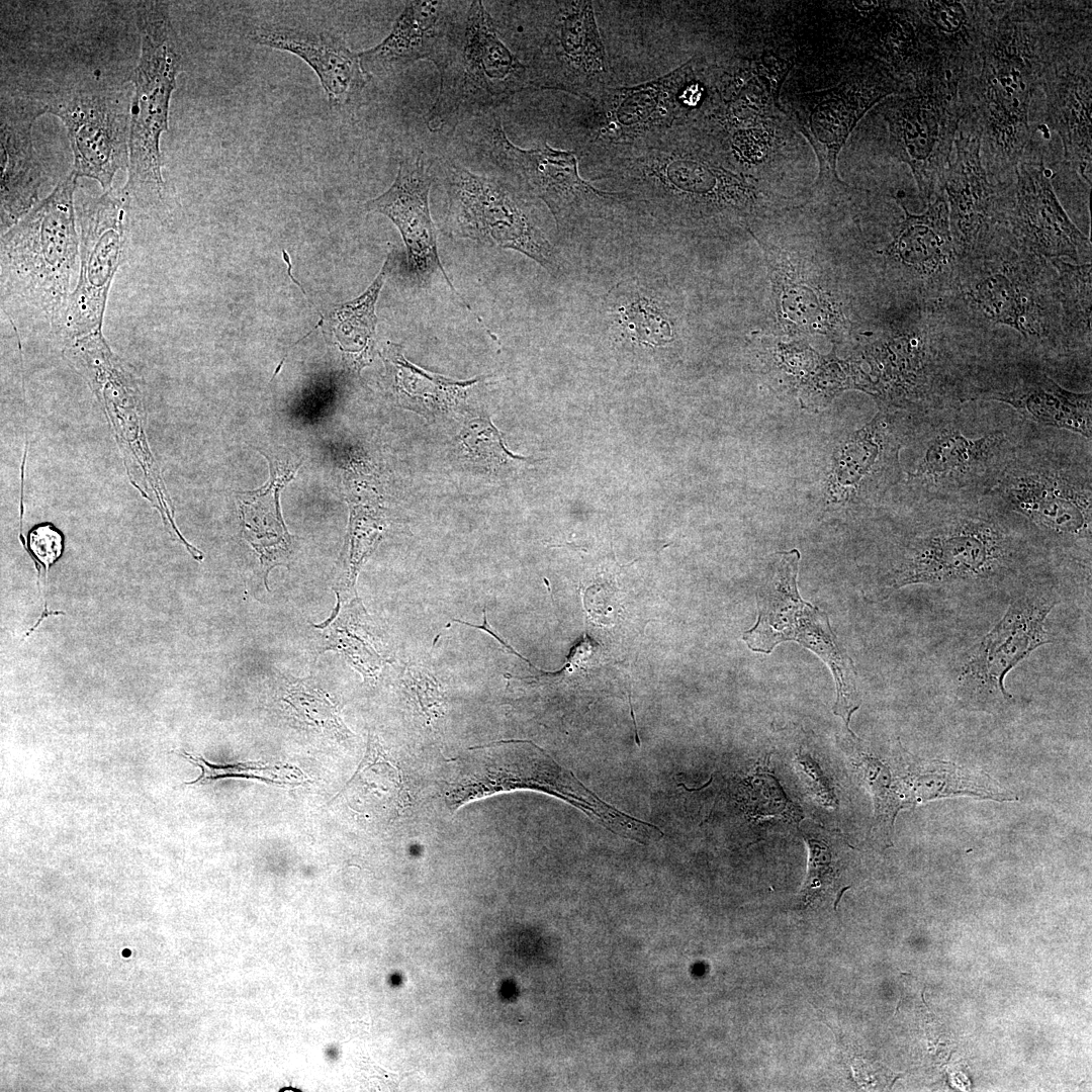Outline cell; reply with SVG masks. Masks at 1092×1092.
<instances>
[{"instance_id": "16", "label": "cell", "mask_w": 1092, "mask_h": 1092, "mask_svg": "<svg viewBox=\"0 0 1092 1092\" xmlns=\"http://www.w3.org/2000/svg\"><path fill=\"white\" fill-rule=\"evenodd\" d=\"M46 100L36 103L42 114L50 112L64 122L76 175L95 179L105 191L111 190L115 173L128 167V93L97 83L60 89Z\"/></svg>"}, {"instance_id": "19", "label": "cell", "mask_w": 1092, "mask_h": 1092, "mask_svg": "<svg viewBox=\"0 0 1092 1092\" xmlns=\"http://www.w3.org/2000/svg\"><path fill=\"white\" fill-rule=\"evenodd\" d=\"M967 401L1007 405L1042 428L1068 431L1092 441V393L1062 387L1041 368L1017 363L971 378Z\"/></svg>"}, {"instance_id": "9", "label": "cell", "mask_w": 1092, "mask_h": 1092, "mask_svg": "<svg viewBox=\"0 0 1092 1092\" xmlns=\"http://www.w3.org/2000/svg\"><path fill=\"white\" fill-rule=\"evenodd\" d=\"M138 26L141 56L133 74L128 180L122 191L130 202L156 207L166 192L160 136L168 130L170 98L182 70V55L164 4L141 5Z\"/></svg>"}, {"instance_id": "27", "label": "cell", "mask_w": 1092, "mask_h": 1092, "mask_svg": "<svg viewBox=\"0 0 1092 1092\" xmlns=\"http://www.w3.org/2000/svg\"><path fill=\"white\" fill-rule=\"evenodd\" d=\"M37 103L1 105V230H9L38 203L43 176L31 129Z\"/></svg>"}, {"instance_id": "6", "label": "cell", "mask_w": 1092, "mask_h": 1092, "mask_svg": "<svg viewBox=\"0 0 1092 1092\" xmlns=\"http://www.w3.org/2000/svg\"><path fill=\"white\" fill-rule=\"evenodd\" d=\"M444 798L451 810L497 793L531 790L559 798L613 834L640 844L659 840L663 831L602 800L574 774L530 741L510 740L468 748L449 762Z\"/></svg>"}, {"instance_id": "36", "label": "cell", "mask_w": 1092, "mask_h": 1092, "mask_svg": "<svg viewBox=\"0 0 1092 1092\" xmlns=\"http://www.w3.org/2000/svg\"><path fill=\"white\" fill-rule=\"evenodd\" d=\"M184 756L193 764L201 768V775L192 782L186 783V785H206L211 782L226 779V778H244L255 779L266 783H277V781L271 777L258 776L254 772L267 771L269 768L263 765L260 761L238 762L234 764H212L205 760L201 756H193L188 752H184Z\"/></svg>"}, {"instance_id": "39", "label": "cell", "mask_w": 1092, "mask_h": 1092, "mask_svg": "<svg viewBox=\"0 0 1092 1092\" xmlns=\"http://www.w3.org/2000/svg\"><path fill=\"white\" fill-rule=\"evenodd\" d=\"M30 551L42 563L48 571L63 552V537L50 524L34 527L28 537Z\"/></svg>"}, {"instance_id": "17", "label": "cell", "mask_w": 1092, "mask_h": 1092, "mask_svg": "<svg viewBox=\"0 0 1092 1092\" xmlns=\"http://www.w3.org/2000/svg\"><path fill=\"white\" fill-rule=\"evenodd\" d=\"M129 205L123 191L109 190L80 208V275L57 329L69 340L101 331L109 288L125 258Z\"/></svg>"}, {"instance_id": "12", "label": "cell", "mask_w": 1092, "mask_h": 1092, "mask_svg": "<svg viewBox=\"0 0 1092 1092\" xmlns=\"http://www.w3.org/2000/svg\"><path fill=\"white\" fill-rule=\"evenodd\" d=\"M478 148L518 188L544 202L564 236L573 235L592 219L607 215L611 207L628 206L623 193L601 191L583 180L573 152L556 150L545 143L530 150L514 145L496 115L480 128Z\"/></svg>"}, {"instance_id": "22", "label": "cell", "mask_w": 1092, "mask_h": 1092, "mask_svg": "<svg viewBox=\"0 0 1092 1092\" xmlns=\"http://www.w3.org/2000/svg\"><path fill=\"white\" fill-rule=\"evenodd\" d=\"M433 179L432 162L427 158L420 154L402 159L392 185L364 207L387 216L398 229L406 251L405 271L413 280L425 284L439 273L459 296L439 258L429 206Z\"/></svg>"}, {"instance_id": "1", "label": "cell", "mask_w": 1092, "mask_h": 1092, "mask_svg": "<svg viewBox=\"0 0 1092 1092\" xmlns=\"http://www.w3.org/2000/svg\"><path fill=\"white\" fill-rule=\"evenodd\" d=\"M693 120L586 150L594 179L622 188L629 206L668 229L724 232L747 225L762 194L756 180L721 163L704 148Z\"/></svg>"}, {"instance_id": "10", "label": "cell", "mask_w": 1092, "mask_h": 1092, "mask_svg": "<svg viewBox=\"0 0 1092 1092\" xmlns=\"http://www.w3.org/2000/svg\"><path fill=\"white\" fill-rule=\"evenodd\" d=\"M799 561L797 549L775 555L757 590L756 623L742 639L750 650L764 654L783 642L796 641L820 657L835 681L833 713L851 733L849 722L860 706L856 669L833 632L828 615L801 598L797 585Z\"/></svg>"}, {"instance_id": "5", "label": "cell", "mask_w": 1092, "mask_h": 1092, "mask_svg": "<svg viewBox=\"0 0 1092 1092\" xmlns=\"http://www.w3.org/2000/svg\"><path fill=\"white\" fill-rule=\"evenodd\" d=\"M989 494L1024 518L1052 550L1090 558L1092 441L1034 426Z\"/></svg>"}, {"instance_id": "35", "label": "cell", "mask_w": 1092, "mask_h": 1092, "mask_svg": "<svg viewBox=\"0 0 1092 1092\" xmlns=\"http://www.w3.org/2000/svg\"><path fill=\"white\" fill-rule=\"evenodd\" d=\"M282 701L293 715L308 726L326 731L346 734L338 708L322 690L313 687L307 678H284Z\"/></svg>"}, {"instance_id": "11", "label": "cell", "mask_w": 1092, "mask_h": 1092, "mask_svg": "<svg viewBox=\"0 0 1092 1092\" xmlns=\"http://www.w3.org/2000/svg\"><path fill=\"white\" fill-rule=\"evenodd\" d=\"M447 194L445 231L453 238L511 249L559 276L564 260L542 229L527 193L451 162L439 166Z\"/></svg>"}, {"instance_id": "23", "label": "cell", "mask_w": 1092, "mask_h": 1092, "mask_svg": "<svg viewBox=\"0 0 1092 1092\" xmlns=\"http://www.w3.org/2000/svg\"><path fill=\"white\" fill-rule=\"evenodd\" d=\"M469 1H407L390 33L359 58L370 76L399 73L420 60L439 69L457 35Z\"/></svg>"}, {"instance_id": "2", "label": "cell", "mask_w": 1092, "mask_h": 1092, "mask_svg": "<svg viewBox=\"0 0 1092 1092\" xmlns=\"http://www.w3.org/2000/svg\"><path fill=\"white\" fill-rule=\"evenodd\" d=\"M981 2L978 31L960 81L964 112L978 124L984 166L1014 172L1031 139L1048 12L1039 3Z\"/></svg>"}, {"instance_id": "41", "label": "cell", "mask_w": 1092, "mask_h": 1092, "mask_svg": "<svg viewBox=\"0 0 1092 1092\" xmlns=\"http://www.w3.org/2000/svg\"><path fill=\"white\" fill-rule=\"evenodd\" d=\"M282 252H283V259L287 264L288 276L299 287V289L302 291V293L305 295V291L303 290L302 286L299 284V282L297 280L294 279V277L291 274V263H290L289 255H287V253L284 250Z\"/></svg>"}, {"instance_id": "18", "label": "cell", "mask_w": 1092, "mask_h": 1092, "mask_svg": "<svg viewBox=\"0 0 1092 1092\" xmlns=\"http://www.w3.org/2000/svg\"><path fill=\"white\" fill-rule=\"evenodd\" d=\"M896 92L897 82L876 72L795 97L792 117L817 158L818 191H844L847 185L837 174L842 148L862 116Z\"/></svg>"}, {"instance_id": "26", "label": "cell", "mask_w": 1092, "mask_h": 1092, "mask_svg": "<svg viewBox=\"0 0 1092 1092\" xmlns=\"http://www.w3.org/2000/svg\"><path fill=\"white\" fill-rule=\"evenodd\" d=\"M250 38L257 44L294 54L307 63L317 75L331 106L354 102L371 78L364 71L359 54L331 33L270 25L255 28Z\"/></svg>"}, {"instance_id": "24", "label": "cell", "mask_w": 1092, "mask_h": 1092, "mask_svg": "<svg viewBox=\"0 0 1092 1092\" xmlns=\"http://www.w3.org/2000/svg\"><path fill=\"white\" fill-rule=\"evenodd\" d=\"M952 157L942 189L952 241L967 249L981 242L999 220L998 197L982 160L980 128L967 113L959 125Z\"/></svg>"}, {"instance_id": "31", "label": "cell", "mask_w": 1092, "mask_h": 1092, "mask_svg": "<svg viewBox=\"0 0 1092 1092\" xmlns=\"http://www.w3.org/2000/svg\"><path fill=\"white\" fill-rule=\"evenodd\" d=\"M316 629L318 652L338 650L365 676L373 675L382 658L375 649L367 614L359 600L341 606L338 600L332 616Z\"/></svg>"}, {"instance_id": "25", "label": "cell", "mask_w": 1092, "mask_h": 1092, "mask_svg": "<svg viewBox=\"0 0 1092 1092\" xmlns=\"http://www.w3.org/2000/svg\"><path fill=\"white\" fill-rule=\"evenodd\" d=\"M1042 160H1020L1015 169V202L1010 220L1015 232L1039 253L1082 264L1091 245L1069 218L1054 191Z\"/></svg>"}, {"instance_id": "32", "label": "cell", "mask_w": 1092, "mask_h": 1092, "mask_svg": "<svg viewBox=\"0 0 1092 1092\" xmlns=\"http://www.w3.org/2000/svg\"><path fill=\"white\" fill-rule=\"evenodd\" d=\"M389 270V257L371 285L359 297L336 306L335 333L342 350L349 354L350 365L359 371L370 361L377 323L375 303Z\"/></svg>"}, {"instance_id": "30", "label": "cell", "mask_w": 1092, "mask_h": 1092, "mask_svg": "<svg viewBox=\"0 0 1092 1092\" xmlns=\"http://www.w3.org/2000/svg\"><path fill=\"white\" fill-rule=\"evenodd\" d=\"M901 206L905 219L889 245L888 253L923 274L941 270L950 261L953 243L943 190L927 202V208L921 214L910 213L903 203Z\"/></svg>"}, {"instance_id": "4", "label": "cell", "mask_w": 1092, "mask_h": 1092, "mask_svg": "<svg viewBox=\"0 0 1092 1092\" xmlns=\"http://www.w3.org/2000/svg\"><path fill=\"white\" fill-rule=\"evenodd\" d=\"M915 457L911 499L962 500L989 494L1035 426L1005 404L967 401L911 416Z\"/></svg>"}, {"instance_id": "14", "label": "cell", "mask_w": 1092, "mask_h": 1092, "mask_svg": "<svg viewBox=\"0 0 1092 1092\" xmlns=\"http://www.w3.org/2000/svg\"><path fill=\"white\" fill-rule=\"evenodd\" d=\"M538 6L541 18L525 64L530 87L597 101L613 86L592 2L550 1Z\"/></svg>"}, {"instance_id": "29", "label": "cell", "mask_w": 1092, "mask_h": 1092, "mask_svg": "<svg viewBox=\"0 0 1092 1092\" xmlns=\"http://www.w3.org/2000/svg\"><path fill=\"white\" fill-rule=\"evenodd\" d=\"M398 403L426 418L461 411L468 390L485 376L460 380L432 373L410 362L400 345L388 343L382 355Z\"/></svg>"}, {"instance_id": "13", "label": "cell", "mask_w": 1092, "mask_h": 1092, "mask_svg": "<svg viewBox=\"0 0 1092 1092\" xmlns=\"http://www.w3.org/2000/svg\"><path fill=\"white\" fill-rule=\"evenodd\" d=\"M960 81L946 76L916 78L915 93L884 104L892 157L911 169L927 203L942 191L964 109Z\"/></svg>"}, {"instance_id": "3", "label": "cell", "mask_w": 1092, "mask_h": 1092, "mask_svg": "<svg viewBox=\"0 0 1092 1092\" xmlns=\"http://www.w3.org/2000/svg\"><path fill=\"white\" fill-rule=\"evenodd\" d=\"M919 526L899 548L887 586L999 580L1041 563L1052 549L997 496L916 500Z\"/></svg>"}, {"instance_id": "7", "label": "cell", "mask_w": 1092, "mask_h": 1092, "mask_svg": "<svg viewBox=\"0 0 1092 1092\" xmlns=\"http://www.w3.org/2000/svg\"><path fill=\"white\" fill-rule=\"evenodd\" d=\"M73 171L1 239L2 296L58 329L78 256Z\"/></svg>"}, {"instance_id": "8", "label": "cell", "mask_w": 1092, "mask_h": 1092, "mask_svg": "<svg viewBox=\"0 0 1092 1092\" xmlns=\"http://www.w3.org/2000/svg\"><path fill=\"white\" fill-rule=\"evenodd\" d=\"M440 88L426 116L430 130H453L530 88L528 68L498 36L482 1H469L444 64Z\"/></svg>"}, {"instance_id": "21", "label": "cell", "mask_w": 1092, "mask_h": 1092, "mask_svg": "<svg viewBox=\"0 0 1092 1092\" xmlns=\"http://www.w3.org/2000/svg\"><path fill=\"white\" fill-rule=\"evenodd\" d=\"M705 90L693 62L652 82L611 87L595 103L604 115L603 132L594 142L619 143L692 120Z\"/></svg>"}, {"instance_id": "33", "label": "cell", "mask_w": 1092, "mask_h": 1092, "mask_svg": "<svg viewBox=\"0 0 1092 1092\" xmlns=\"http://www.w3.org/2000/svg\"><path fill=\"white\" fill-rule=\"evenodd\" d=\"M973 299L991 321L1017 330L1027 336L1026 308L1020 290L1003 273L985 276L975 286Z\"/></svg>"}, {"instance_id": "34", "label": "cell", "mask_w": 1092, "mask_h": 1092, "mask_svg": "<svg viewBox=\"0 0 1092 1092\" xmlns=\"http://www.w3.org/2000/svg\"><path fill=\"white\" fill-rule=\"evenodd\" d=\"M459 444L468 462L489 472H498L502 467L526 460L506 448L498 430L485 416L465 424L459 434Z\"/></svg>"}, {"instance_id": "38", "label": "cell", "mask_w": 1092, "mask_h": 1092, "mask_svg": "<svg viewBox=\"0 0 1092 1092\" xmlns=\"http://www.w3.org/2000/svg\"><path fill=\"white\" fill-rule=\"evenodd\" d=\"M793 65V60L782 59L772 54H763L754 63V77L776 105L783 83Z\"/></svg>"}, {"instance_id": "28", "label": "cell", "mask_w": 1092, "mask_h": 1092, "mask_svg": "<svg viewBox=\"0 0 1092 1092\" xmlns=\"http://www.w3.org/2000/svg\"><path fill=\"white\" fill-rule=\"evenodd\" d=\"M607 312L615 341L634 347L666 348L675 342L679 331L671 297L641 280L617 284L608 295Z\"/></svg>"}, {"instance_id": "20", "label": "cell", "mask_w": 1092, "mask_h": 1092, "mask_svg": "<svg viewBox=\"0 0 1092 1092\" xmlns=\"http://www.w3.org/2000/svg\"><path fill=\"white\" fill-rule=\"evenodd\" d=\"M1056 601L1027 594L1013 601L1002 619L984 636L960 675L965 693L979 703L1007 701V673L1036 648L1051 642L1045 620Z\"/></svg>"}, {"instance_id": "40", "label": "cell", "mask_w": 1092, "mask_h": 1092, "mask_svg": "<svg viewBox=\"0 0 1092 1092\" xmlns=\"http://www.w3.org/2000/svg\"><path fill=\"white\" fill-rule=\"evenodd\" d=\"M769 134L761 128H747L736 132L733 148L745 162L760 161L768 151Z\"/></svg>"}, {"instance_id": "15", "label": "cell", "mask_w": 1092, "mask_h": 1092, "mask_svg": "<svg viewBox=\"0 0 1092 1092\" xmlns=\"http://www.w3.org/2000/svg\"><path fill=\"white\" fill-rule=\"evenodd\" d=\"M1048 19L1042 46L1039 85L1045 95L1046 121L1058 132L1064 158L1091 188L1092 169V54L1091 18Z\"/></svg>"}, {"instance_id": "37", "label": "cell", "mask_w": 1092, "mask_h": 1092, "mask_svg": "<svg viewBox=\"0 0 1092 1092\" xmlns=\"http://www.w3.org/2000/svg\"><path fill=\"white\" fill-rule=\"evenodd\" d=\"M806 841L810 849V858L804 895L811 897L817 891L831 885L836 874L832 867L831 850L826 842L810 835H806Z\"/></svg>"}, {"instance_id": "42", "label": "cell", "mask_w": 1092, "mask_h": 1092, "mask_svg": "<svg viewBox=\"0 0 1092 1092\" xmlns=\"http://www.w3.org/2000/svg\"><path fill=\"white\" fill-rule=\"evenodd\" d=\"M123 954H124V956H129V951H128V949H125V950L123 951Z\"/></svg>"}]
</instances>
